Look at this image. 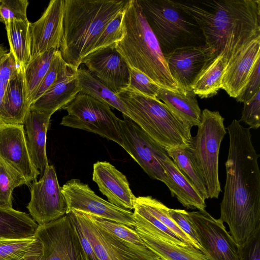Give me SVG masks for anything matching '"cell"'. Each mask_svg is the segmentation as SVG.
I'll return each mask as SVG.
<instances>
[{
  "label": "cell",
  "instance_id": "obj_7",
  "mask_svg": "<svg viewBox=\"0 0 260 260\" xmlns=\"http://www.w3.org/2000/svg\"><path fill=\"white\" fill-rule=\"evenodd\" d=\"M196 135L187 149L204 179L209 199H218L221 192L218 175L221 143L226 134L224 118L218 111L205 109Z\"/></svg>",
  "mask_w": 260,
  "mask_h": 260
},
{
  "label": "cell",
  "instance_id": "obj_4",
  "mask_svg": "<svg viewBox=\"0 0 260 260\" xmlns=\"http://www.w3.org/2000/svg\"><path fill=\"white\" fill-rule=\"evenodd\" d=\"M122 27L123 37L115 48L128 66L143 73L161 88L183 93L170 75L138 0H129L123 12Z\"/></svg>",
  "mask_w": 260,
  "mask_h": 260
},
{
  "label": "cell",
  "instance_id": "obj_24",
  "mask_svg": "<svg viewBox=\"0 0 260 260\" xmlns=\"http://www.w3.org/2000/svg\"><path fill=\"white\" fill-rule=\"evenodd\" d=\"M157 99L162 101L182 121L191 128L201 121L202 112L192 90L185 93L174 92L160 88Z\"/></svg>",
  "mask_w": 260,
  "mask_h": 260
},
{
  "label": "cell",
  "instance_id": "obj_34",
  "mask_svg": "<svg viewBox=\"0 0 260 260\" xmlns=\"http://www.w3.org/2000/svg\"><path fill=\"white\" fill-rule=\"evenodd\" d=\"M56 50L51 49L38 55L24 68L26 98L29 107L31 97L47 73Z\"/></svg>",
  "mask_w": 260,
  "mask_h": 260
},
{
  "label": "cell",
  "instance_id": "obj_43",
  "mask_svg": "<svg viewBox=\"0 0 260 260\" xmlns=\"http://www.w3.org/2000/svg\"><path fill=\"white\" fill-rule=\"evenodd\" d=\"M243 104L241 117L239 121L249 125L250 129H258L260 126V90Z\"/></svg>",
  "mask_w": 260,
  "mask_h": 260
},
{
  "label": "cell",
  "instance_id": "obj_14",
  "mask_svg": "<svg viewBox=\"0 0 260 260\" xmlns=\"http://www.w3.org/2000/svg\"><path fill=\"white\" fill-rule=\"evenodd\" d=\"M30 185L31 197L27 208L38 225L67 214V204L53 166L49 165L40 180Z\"/></svg>",
  "mask_w": 260,
  "mask_h": 260
},
{
  "label": "cell",
  "instance_id": "obj_44",
  "mask_svg": "<svg viewBox=\"0 0 260 260\" xmlns=\"http://www.w3.org/2000/svg\"><path fill=\"white\" fill-rule=\"evenodd\" d=\"M259 71L260 57L257 59L246 83L236 98L237 102L244 103L260 90Z\"/></svg>",
  "mask_w": 260,
  "mask_h": 260
},
{
  "label": "cell",
  "instance_id": "obj_20",
  "mask_svg": "<svg viewBox=\"0 0 260 260\" xmlns=\"http://www.w3.org/2000/svg\"><path fill=\"white\" fill-rule=\"evenodd\" d=\"M77 71L66 63L56 83L32 102L29 108L51 116L62 109L80 92Z\"/></svg>",
  "mask_w": 260,
  "mask_h": 260
},
{
  "label": "cell",
  "instance_id": "obj_40",
  "mask_svg": "<svg viewBox=\"0 0 260 260\" xmlns=\"http://www.w3.org/2000/svg\"><path fill=\"white\" fill-rule=\"evenodd\" d=\"M14 57L10 51L0 62V121L9 123L6 115L3 100L9 81L17 71Z\"/></svg>",
  "mask_w": 260,
  "mask_h": 260
},
{
  "label": "cell",
  "instance_id": "obj_35",
  "mask_svg": "<svg viewBox=\"0 0 260 260\" xmlns=\"http://www.w3.org/2000/svg\"><path fill=\"white\" fill-rule=\"evenodd\" d=\"M136 202L164 224L188 244L200 250V247L186 234L173 220L168 213V207L151 196L137 197Z\"/></svg>",
  "mask_w": 260,
  "mask_h": 260
},
{
  "label": "cell",
  "instance_id": "obj_29",
  "mask_svg": "<svg viewBox=\"0 0 260 260\" xmlns=\"http://www.w3.org/2000/svg\"><path fill=\"white\" fill-rule=\"evenodd\" d=\"M227 63L222 54L212 59L194 80L192 87L194 93L201 99L212 97L221 88V81Z\"/></svg>",
  "mask_w": 260,
  "mask_h": 260
},
{
  "label": "cell",
  "instance_id": "obj_42",
  "mask_svg": "<svg viewBox=\"0 0 260 260\" xmlns=\"http://www.w3.org/2000/svg\"><path fill=\"white\" fill-rule=\"evenodd\" d=\"M27 0H0V17L5 25L10 21L26 20Z\"/></svg>",
  "mask_w": 260,
  "mask_h": 260
},
{
  "label": "cell",
  "instance_id": "obj_37",
  "mask_svg": "<svg viewBox=\"0 0 260 260\" xmlns=\"http://www.w3.org/2000/svg\"><path fill=\"white\" fill-rule=\"evenodd\" d=\"M27 182L22 177L13 173L0 163V207H12V192L14 189Z\"/></svg>",
  "mask_w": 260,
  "mask_h": 260
},
{
  "label": "cell",
  "instance_id": "obj_12",
  "mask_svg": "<svg viewBox=\"0 0 260 260\" xmlns=\"http://www.w3.org/2000/svg\"><path fill=\"white\" fill-rule=\"evenodd\" d=\"M119 126L122 147L150 177L165 183L166 176L158 157L166 150L127 116L119 119Z\"/></svg>",
  "mask_w": 260,
  "mask_h": 260
},
{
  "label": "cell",
  "instance_id": "obj_18",
  "mask_svg": "<svg viewBox=\"0 0 260 260\" xmlns=\"http://www.w3.org/2000/svg\"><path fill=\"white\" fill-rule=\"evenodd\" d=\"M82 63L114 93L117 94L128 87L129 68L115 46L90 53L83 59Z\"/></svg>",
  "mask_w": 260,
  "mask_h": 260
},
{
  "label": "cell",
  "instance_id": "obj_9",
  "mask_svg": "<svg viewBox=\"0 0 260 260\" xmlns=\"http://www.w3.org/2000/svg\"><path fill=\"white\" fill-rule=\"evenodd\" d=\"M78 223L100 260H158L159 257L146 246L137 247L115 237L95 225L88 215L67 214Z\"/></svg>",
  "mask_w": 260,
  "mask_h": 260
},
{
  "label": "cell",
  "instance_id": "obj_11",
  "mask_svg": "<svg viewBox=\"0 0 260 260\" xmlns=\"http://www.w3.org/2000/svg\"><path fill=\"white\" fill-rule=\"evenodd\" d=\"M67 204V214L81 212L124 224L136 226L134 213L103 199L88 184L77 179L68 181L61 187Z\"/></svg>",
  "mask_w": 260,
  "mask_h": 260
},
{
  "label": "cell",
  "instance_id": "obj_21",
  "mask_svg": "<svg viewBox=\"0 0 260 260\" xmlns=\"http://www.w3.org/2000/svg\"><path fill=\"white\" fill-rule=\"evenodd\" d=\"M51 115L29 108L23 122L32 162L43 176L49 166L46 155L47 132Z\"/></svg>",
  "mask_w": 260,
  "mask_h": 260
},
{
  "label": "cell",
  "instance_id": "obj_3",
  "mask_svg": "<svg viewBox=\"0 0 260 260\" xmlns=\"http://www.w3.org/2000/svg\"><path fill=\"white\" fill-rule=\"evenodd\" d=\"M129 0H64L63 34L59 50L78 69L107 25L125 10Z\"/></svg>",
  "mask_w": 260,
  "mask_h": 260
},
{
  "label": "cell",
  "instance_id": "obj_6",
  "mask_svg": "<svg viewBox=\"0 0 260 260\" xmlns=\"http://www.w3.org/2000/svg\"><path fill=\"white\" fill-rule=\"evenodd\" d=\"M163 54L185 46L205 45L194 20L171 0H138Z\"/></svg>",
  "mask_w": 260,
  "mask_h": 260
},
{
  "label": "cell",
  "instance_id": "obj_26",
  "mask_svg": "<svg viewBox=\"0 0 260 260\" xmlns=\"http://www.w3.org/2000/svg\"><path fill=\"white\" fill-rule=\"evenodd\" d=\"M38 224L28 214L13 208L0 207V239L35 237Z\"/></svg>",
  "mask_w": 260,
  "mask_h": 260
},
{
  "label": "cell",
  "instance_id": "obj_25",
  "mask_svg": "<svg viewBox=\"0 0 260 260\" xmlns=\"http://www.w3.org/2000/svg\"><path fill=\"white\" fill-rule=\"evenodd\" d=\"M3 104L9 123L23 124L29 108L26 98L24 68L18 67L9 81Z\"/></svg>",
  "mask_w": 260,
  "mask_h": 260
},
{
  "label": "cell",
  "instance_id": "obj_10",
  "mask_svg": "<svg viewBox=\"0 0 260 260\" xmlns=\"http://www.w3.org/2000/svg\"><path fill=\"white\" fill-rule=\"evenodd\" d=\"M35 238L42 245L38 260H86L76 228L67 214L39 225Z\"/></svg>",
  "mask_w": 260,
  "mask_h": 260
},
{
  "label": "cell",
  "instance_id": "obj_16",
  "mask_svg": "<svg viewBox=\"0 0 260 260\" xmlns=\"http://www.w3.org/2000/svg\"><path fill=\"white\" fill-rule=\"evenodd\" d=\"M64 0H51L41 17L29 23L31 59L51 49L58 50L63 34Z\"/></svg>",
  "mask_w": 260,
  "mask_h": 260
},
{
  "label": "cell",
  "instance_id": "obj_33",
  "mask_svg": "<svg viewBox=\"0 0 260 260\" xmlns=\"http://www.w3.org/2000/svg\"><path fill=\"white\" fill-rule=\"evenodd\" d=\"M169 156L180 172L191 183L205 200L209 199L204 178L196 166L187 147L177 148L167 151Z\"/></svg>",
  "mask_w": 260,
  "mask_h": 260
},
{
  "label": "cell",
  "instance_id": "obj_30",
  "mask_svg": "<svg viewBox=\"0 0 260 260\" xmlns=\"http://www.w3.org/2000/svg\"><path fill=\"white\" fill-rule=\"evenodd\" d=\"M28 20H11L5 25L10 50L18 67L25 68L31 59Z\"/></svg>",
  "mask_w": 260,
  "mask_h": 260
},
{
  "label": "cell",
  "instance_id": "obj_1",
  "mask_svg": "<svg viewBox=\"0 0 260 260\" xmlns=\"http://www.w3.org/2000/svg\"><path fill=\"white\" fill-rule=\"evenodd\" d=\"M226 129L229 147L219 219L228 224L238 246L260 227L259 154L253 145L249 127L234 119Z\"/></svg>",
  "mask_w": 260,
  "mask_h": 260
},
{
  "label": "cell",
  "instance_id": "obj_47",
  "mask_svg": "<svg viewBox=\"0 0 260 260\" xmlns=\"http://www.w3.org/2000/svg\"><path fill=\"white\" fill-rule=\"evenodd\" d=\"M68 216L70 219L72 220V222L73 223L76 228L86 260H100L99 257L98 256L97 254L95 252V251L93 249L90 242L88 241L87 238L83 234L78 223L73 218H72L69 215Z\"/></svg>",
  "mask_w": 260,
  "mask_h": 260
},
{
  "label": "cell",
  "instance_id": "obj_39",
  "mask_svg": "<svg viewBox=\"0 0 260 260\" xmlns=\"http://www.w3.org/2000/svg\"><path fill=\"white\" fill-rule=\"evenodd\" d=\"M66 63L59 50H56L47 73L31 97L30 104L56 83Z\"/></svg>",
  "mask_w": 260,
  "mask_h": 260
},
{
  "label": "cell",
  "instance_id": "obj_2",
  "mask_svg": "<svg viewBox=\"0 0 260 260\" xmlns=\"http://www.w3.org/2000/svg\"><path fill=\"white\" fill-rule=\"evenodd\" d=\"M171 1L194 20L207 48L215 57L222 54L227 66L260 38L259 0Z\"/></svg>",
  "mask_w": 260,
  "mask_h": 260
},
{
  "label": "cell",
  "instance_id": "obj_28",
  "mask_svg": "<svg viewBox=\"0 0 260 260\" xmlns=\"http://www.w3.org/2000/svg\"><path fill=\"white\" fill-rule=\"evenodd\" d=\"M80 93L85 94L116 109L122 115L130 118L129 114L124 103L117 94L93 76L85 69L78 68L77 71Z\"/></svg>",
  "mask_w": 260,
  "mask_h": 260
},
{
  "label": "cell",
  "instance_id": "obj_27",
  "mask_svg": "<svg viewBox=\"0 0 260 260\" xmlns=\"http://www.w3.org/2000/svg\"><path fill=\"white\" fill-rule=\"evenodd\" d=\"M145 245L159 257L166 260H208L199 249L192 246L187 247L173 244L153 236L143 230L134 227Z\"/></svg>",
  "mask_w": 260,
  "mask_h": 260
},
{
  "label": "cell",
  "instance_id": "obj_5",
  "mask_svg": "<svg viewBox=\"0 0 260 260\" xmlns=\"http://www.w3.org/2000/svg\"><path fill=\"white\" fill-rule=\"evenodd\" d=\"M117 94L125 104L130 118L167 151L188 146L191 127L163 102L128 88Z\"/></svg>",
  "mask_w": 260,
  "mask_h": 260
},
{
  "label": "cell",
  "instance_id": "obj_45",
  "mask_svg": "<svg viewBox=\"0 0 260 260\" xmlns=\"http://www.w3.org/2000/svg\"><path fill=\"white\" fill-rule=\"evenodd\" d=\"M238 260H260V227L238 246Z\"/></svg>",
  "mask_w": 260,
  "mask_h": 260
},
{
  "label": "cell",
  "instance_id": "obj_15",
  "mask_svg": "<svg viewBox=\"0 0 260 260\" xmlns=\"http://www.w3.org/2000/svg\"><path fill=\"white\" fill-rule=\"evenodd\" d=\"M0 163L24 178L27 185L40 175L32 162L23 124L0 121Z\"/></svg>",
  "mask_w": 260,
  "mask_h": 260
},
{
  "label": "cell",
  "instance_id": "obj_36",
  "mask_svg": "<svg viewBox=\"0 0 260 260\" xmlns=\"http://www.w3.org/2000/svg\"><path fill=\"white\" fill-rule=\"evenodd\" d=\"M87 215L95 225L115 237L137 247H146L134 228L114 221Z\"/></svg>",
  "mask_w": 260,
  "mask_h": 260
},
{
  "label": "cell",
  "instance_id": "obj_32",
  "mask_svg": "<svg viewBox=\"0 0 260 260\" xmlns=\"http://www.w3.org/2000/svg\"><path fill=\"white\" fill-rule=\"evenodd\" d=\"M42 252V244L35 237L0 239V260H38Z\"/></svg>",
  "mask_w": 260,
  "mask_h": 260
},
{
  "label": "cell",
  "instance_id": "obj_23",
  "mask_svg": "<svg viewBox=\"0 0 260 260\" xmlns=\"http://www.w3.org/2000/svg\"><path fill=\"white\" fill-rule=\"evenodd\" d=\"M166 174L165 184L169 189L172 197L187 209L205 210V200L180 172L177 166L169 156L166 151L158 157Z\"/></svg>",
  "mask_w": 260,
  "mask_h": 260
},
{
  "label": "cell",
  "instance_id": "obj_41",
  "mask_svg": "<svg viewBox=\"0 0 260 260\" xmlns=\"http://www.w3.org/2000/svg\"><path fill=\"white\" fill-rule=\"evenodd\" d=\"M128 68L129 83L127 88L143 95L157 98L160 87L143 73L135 68Z\"/></svg>",
  "mask_w": 260,
  "mask_h": 260
},
{
  "label": "cell",
  "instance_id": "obj_22",
  "mask_svg": "<svg viewBox=\"0 0 260 260\" xmlns=\"http://www.w3.org/2000/svg\"><path fill=\"white\" fill-rule=\"evenodd\" d=\"M260 57V38L250 42L226 67L221 89L236 98L246 83L252 69Z\"/></svg>",
  "mask_w": 260,
  "mask_h": 260
},
{
  "label": "cell",
  "instance_id": "obj_17",
  "mask_svg": "<svg viewBox=\"0 0 260 260\" xmlns=\"http://www.w3.org/2000/svg\"><path fill=\"white\" fill-rule=\"evenodd\" d=\"M164 55L171 77L183 93L192 90L198 76L215 58L206 45L182 47Z\"/></svg>",
  "mask_w": 260,
  "mask_h": 260
},
{
  "label": "cell",
  "instance_id": "obj_49",
  "mask_svg": "<svg viewBox=\"0 0 260 260\" xmlns=\"http://www.w3.org/2000/svg\"><path fill=\"white\" fill-rule=\"evenodd\" d=\"M158 260H166V259H165L164 258L159 257V258Z\"/></svg>",
  "mask_w": 260,
  "mask_h": 260
},
{
  "label": "cell",
  "instance_id": "obj_19",
  "mask_svg": "<svg viewBox=\"0 0 260 260\" xmlns=\"http://www.w3.org/2000/svg\"><path fill=\"white\" fill-rule=\"evenodd\" d=\"M92 180L108 202L120 208L134 209L137 197L131 190L125 176L107 161L93 164Z\"/></svg>",
  "mask_w": 260,
  "mask_h": 260
},
{
  "label": "cell",
  "instance_id": "obj_13",
  "mask_svg": "<svg viewBox=\"0 0 260 260\" xmlns=\"http://www.w3.org/2000/svg\"><path fill=\"white\" fill-rule=\"evenodd\" d=\"M200 251L208 260H238V246L223 222L206 210L188 212Z\"/></svg>",
  "mask_w": 260,
  "mask_h": 260
},
{
  "label": "cell",
  "instance_id": "obj_50",
  "mask_svg": "<svg viewBox=\"0 0 260 260\" xmlns=\"http://www.w3.org/2000/svg\"><path fill=\"white\" fill-rule=\"evenodd\" d=\"M0 22H2V19H1V17H0Z\"/></svg>",
  "mask_w": 260,
  "mask_h": 260
},
{
  "label": "cell",
  "instance_id": "obj_8",
  "mask_svg": "<svg viewBox=\"0 0 260 260\" xmlns=\"http://www.w3.org/2000/svg\"><path fill=\"white\" fill-rule=\"evenodd\" d=\"M62 109L67 111L60 124L91 132L122 147L118 118L108 105L82 93Z\"/></svg>",
  "mask_w": 260,
  "mask_h": 260
},
{
  "label": "cell",
  "instance_id": "obj_38",
  "mask_svg": "<svg viewBox=\"0 0 260 260\" xmlns=\"http://www.w3.org/2000/svg\"><path fill=\"white\" fill-rule=\"evenodd\" d=\"M124 11L118 13L107 25L98 39L91 52L108 47L115 46L122 39L123 34L122 19Z\"/></svg>",
  "mask_w": 260,
  "mask_h": 260
},
{
  "label": "cell",
  "instance_id": "obj_46",
  "mask_svg": "<svg viewBox=\"0 0 260 260\" xmlns=\"http://www.w3.org/2000/svg\"><path fill=\"white\" fill-rule=\"evenodd\" d=\"M168 213L180 229L199 245L196 233L188 216V212L182 209L168 208Z\"/></svg>",
  "mask_w": 260,
  "mask_h": 260
},
{
  "label": "cell",
  "instance_id": "obj_31",
  "mask_svg": "<svg viewBox=\"0 0 260 260\" xmlns=\"http://www.w3.org/2000/svg\"><path fill=\"white\" fill-rule=\"evenodd\" d=\"M134 210L136 227L168 243L183 247L192 246L182 239L136 202Z\"/></svg>",
  "mask_w": 260,
  "mask_h": 260
},
{
  "label": "cell",
  "instance_id": "obj_48",
  "mask_svg": "<svg viewBox=\"0 0 260 260\" xmlns=\"http://www.w3.org/2000/svg\"><path fill=\"white\" fill-rule=\"evenodd\" d=\"M8 53V50L0 44V62Z\"/></svg>",
  "mask_w": 260,
  "mask_h": 260
}]
</instances>
